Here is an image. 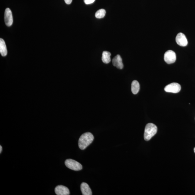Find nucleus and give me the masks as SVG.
Listing matches in <instances>:
<instances>
[{"label":"nucleus","mask_w":195,"mask_h":195,"mask_svg":"<svg viewBox=\"0 0 195 195\" xmlns=\"http://www.w3.org/2000/svg\"><path fill=\"white\" fill-rule=\"evenodd\" d=\"M106 11L105 10L101 9L96 12L95 13V16L97 18H103L105 16Z\"/></svg>","instance_id":"14"},{"label":"nucleus","mask_w":195,"mask_h":195,"mask_svg":"<svg viewBox=\"0 0 195 195\" xmlns=\"http://www.w3.org/2000/svg\"><path fill=\"white\" fill-rule=\"evenodd\" d=\"M176 59L175 53L172 50H168L164 55V60L168 64L174 63Z\"/></svg>","instance_id":"4"},{"label":"nucleus","mask_w":195,"mask_h":195,"mask_svg":"<svg viewBox=\"0 0 195 195\" xmlns=\"http://www.w3.org/2000/svg\"><path fill=\"white\" fill-rule=\"evenodd\" d=\"M111 54L110 52L104 51L102 53V59L104 63L108 64L111 62L110 56Z\"/></svg>","instance_id":"13"},{"label":"nucleus","mask_w":195,"mask_h":195,"mask_svg":"<svg viewBox=\"0 0 195 195\" xmlns=\"http://www.w3.org/2000/svg\"><path fill=\"white\" fill-rule=\"evenodd\" d=\"M0 53L3 56H6L7 54L5 43L2 38L0 39Z\"/></svg>","instance_id":"11"},{"label":"nucleus","mask_w":195,"mask_h":195,"mask_svg":"<svg viewBox=\"0 0 195 195\" xmlns=\"http://www.w3.org/2000/svg\"><path fill=\"white\" fill-rule=\"evenodd\" d=\"M94 139V136L90 132H87L81 136L78 140V146L83 150L92 143Z\"/></svg>","instance_id":"1"},{"label":"nucleus","mask_w":195,"mask_h":195,"mask_svg":"<svg viewBox=\"0 0 195 195\" xmlns=\"http://www.w3.org/2000/svg\"><path fill=\"white\" fill-rule=\"evenodd\" d=\"M95 0H84V2L86 4H92L94 2Z\"/></svg>","instance_id":"15"},{"label":"nucleus","mask_w":195,"mask_h":195,"mask_svg":"<svg viewBox=\"0 0 195 195\" xmlns=\"http://www.w3.org/2000/svg\"><path fill=\"white\" fill-rule=\"evenodd\" d=\"M4 21L6 26H11L12 24L13 19L12 13L9 8H7L5 11Z\"/></svg>","instance_id":"7"},{"label":"nucleus","mask_w":195,"mask_h":195,"mask_svg":"<svg viewBox=\"0 0 195 195\" xmlns=\"http://www.w3.org/2000/svg\"><path fill=\"white\" fill-rule=\"evenodd\" d=\"M55 191L57 195H68L70 194L68 188L61 185L57 186L55 188Z\"/></svg>","instance_id":"8"},{"label":"nucleus","mask_w":195,"mask_h":195,"mask_svg":"<svg viewBox=\"0 0 195 195\" xmlns=\"http://www.w3.org/2000/svg\"><path fill=\"white\" fill-rule=\"evenodd\" d=\"M112 64L114 66L119 69H122L124 65L122 63V58L120 55H117L112 60Z\"/></svg>","instance_id":"9"},{"label":"nucleus","mask_w":195,"mask_h":195,"mask_svg":"<svg viewBox=\"0 0 195 195\" xmlns=\"http://www.w3.org/2000/svg\"><path fill=\"white\" fill-rule=\"evenodd\" d=\"M65 164L67 167L74 171H80L82 169L81 164L73 159H67L65 161Z\"/></svg>","instance_id":"3"},{"label":"nucleus","mask_w":195,"mask_h":195,"mask_svg":"<svg viewBox=\"0 0 195 195\" xmlns=\"http://www.w3.org/2000/svg\"><path fill=\"white\" fill-rule=\"evenodd\" d=\"M81 190L83 195H92V191L89 186L86 183H82L81 185Z\"/></svg>","instance_id":"10"},{"label":"nucleus","mask_w":195,"mask_h":195,"mask_svg":"<svg viewBox=\"0 0 195 195\" xmlns=\"http://www.w3.org/2000/svg\"><path fill=\"white\" fill-rule=\"evenodd\" d=\"M157 126L152 123H148L146 125L144 129V138L146 141H149L157 133Z\"/></svg>","instance_id":"2"},{"label":"nucleus","mask_w":195,"mask_h":195,"mask_svg":"<svg viewBox=\"0 0 195 195\" xmlns=\"http://www.w3.org/2000/svg\"><path fill=\"white\" fill-rule=\"evenodd\" d=\"M176 43L179 46L185 47L187 46L188 41L185 36L181 33H178L176 38Z\"/></svg>","instance_id":"6"},{"label":"nucleus","mask_w":195,"mask_h":195,"mask_svg":"<svg viewBox=\"0 0 195 195\" xmlns=\"http://www.w3.org/2000/svg\"><path fill=\"white\" fill-rule=\"evenodd\" d=\"M139 89H140V86L139 82L137 81H133L132 82V86H131V90L132 93L134 95L137 94L139 91Z\"/></svg>","instance_id":"12"},{"label":"nucleus","mask_w":195,"mask_h":195,"mask_svg":"<svg viewBox=\"0 0 195 195\" xmlns=\"http://www.w3.org/2000/svg\"><path fill=\"white\" fill-rule=\"evenodd\" d=\"M72 1V0H65V3L67 4H71Z\"/></svg>","instance_id":"16"},{"label":"nucleus","mask_w":195,"mask_h":195,"mask_svg":"<svg viewBox=\"0 0 195 195\" xmlns=\"http://www.w3.org/2000/svg\"><path fill=\"white\" fill-rule=\"evenodd\" d=\"M181 89V85L177 83H172L168 85L164 88L166 92L177 93L180 92Z\"/></svg>","instance_id":"5"},{"label":"nucleus","mask_w":195,"mask_h":195,"mask_svg":"<svg viewBox=\"0 0 195 195\" xmlns=\"http://www.w3.org/2000/svg\"><path fill=\"white\" fill-rule=\"evenodd\" d=\"M2 150V147H1V145L0 146V153H1Z\"/></svg>","instance_id":"17"},{"label":"nucleus","mask_w":195,"mask_h":195,"mask_svg":"<svg viewBox=\"0 0 195 195\" xmlns=\"http://www.w3.org/2000/svg\"><path fill=\"white\" fill-rule=\"evenodd\" d=\"M194 152L195 153V147L194 148Z\"/></svg>","instance_id":"18"}]
</instances>
